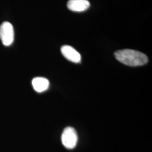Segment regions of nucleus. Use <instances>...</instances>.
Returning <instances> with one entry per match:
<instances>
[{
    "instance_id": "1",
    "label": "nucleus",
    "mask_w": 152,
    "mask_h": 152,
    "mask_svg": "<svg viewBox=\"0 0 152 152\" xmlns=\"http://www.w3.org/2000/svg\"><path fill=\"white\" fill-rule=\"evenodd\" d=\"M114 56L121 63L131 66L144 65L148 61L146 55L131 49L118 50L114 53Z\"/></svg>"
},
{
    "instance_id": "2",
    "label": "nucleus",
    "mask_w": 152,
    "mask_h": 152,
    "mask_svg": "<svg viewBox=\"0 0 152 152\" xmlns=\"http://www.w3.org/2000/svg\"><path fill=\"white\" fill-rule=\"evenodd\" d=\"M0 39L6 46L12 44L14 39V31L10 23L4 22L0 26Z\"/></svg>"
},
{
    "instance_id": "3",
    "label": "nucleus",
    "mask_w": 152,
    "mask_h": 152,
    "mask_svg": "<svg viewBox=\"0 0 152 152\" xmlns=\"http://www.w3.org/2000/svg\"><path fill=\"white\" fill-rule=\"evenodd\" d=\"M61 141L66 149H73L78 142V135L76 130L71 127L65 128L61 135Z\"/></svg>"
},
{
    "instance_id": "4",
    "label": "nucleus",
    "mask_w": 152,
    "mask_h": 152,
    "mask_svg": "<svg viewBox=\"0 0 152 152\" xmlns=\"http://www.w3.org/2000/svg\"><path fill=\"white\" fill-rule=\"evenodd\" d=\"M61 52L67 60L75 63H79L81 61V56L75 49L69 45H64L61 48Z\"/></svg>"
},
{
    "instance_id": "5",
    "label": "nucleus",
    "mask_w": 152,
    "mask_h": 152,
    "mask_svg": "<svg viewBox=\"0 0 152 152\" xmlns=\"http://www.w3.org/2000/svg\"><path fill=\"white\" fill-rule=\"evenodd\" d=\"M90 6V3L88 0H69L67 3L69 10L75 12L86 11Z\"/></svg>"
},
{
    "instance_id": "6",
    "label": "nucleus",
    "mask_w": 152,
    "mask_h": 152,
    "mask_svg": "<svg viewBox=\"0 0 152 152\" xmlns=\"http://www.w3.org/2000/svg\"><path fill=\"white\" fill-rule=\"evenodd\" d=\"M33 87L36 91L44 92L48 90L49 87V80L44 77H36L33 79Z\"/></svg>"
}]
</instances>
